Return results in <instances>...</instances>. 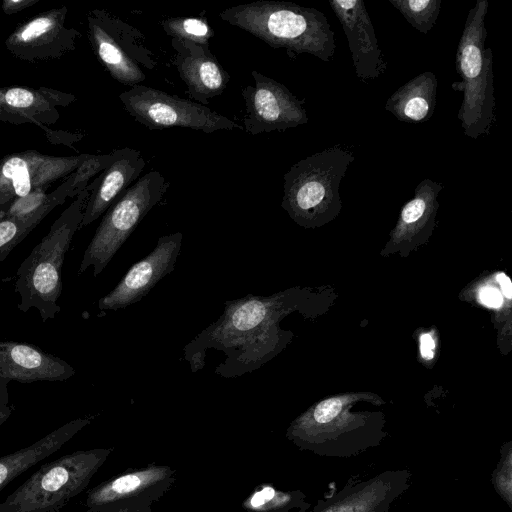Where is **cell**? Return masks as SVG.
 Here are the masks:
<instances>
[{
  "label": "cell",
  "instance_id": "obj_1",
  "mask_svg": "<svg viewBox=\"0 0 512 512\" xmlns=\"http://www.w3.org/2000/svg\"><path fill=\"white\" fill-rule=\"evenodd\" d=\"M219 17L289 55L307 53L325 63L332 61L335 34L326 15L292 2L259 0L224 9Z\"/></svg>",
  "mask_w": 512,
  "mask_h": 512
},
{
  "label": "cell",
  "instance_id": "obj_2",
  "mask_svg": "<svg viewBox=\"0 0 512 512\" xmlns=\"http://www.w3.org/2000/svg\"><path fill=\"white\" fill-rule=\"evenodd\" d=\"M94 180L78 194L54 221L48 233L22 261L15 280L22 312L35 308L43 322L60 312L58 299L62 292V266L74 234L79 229Z\"/></svg>",
  "mask_w": 512,
  "mask_h": 512
},
{
  "label": "cell",
  "instance_id": "obj_3",
  "mask_svg": "<svg viewBox=\"0 0 512 512\" xmlns=\"http://www.w3.org/2000/svg\"><path fill=\"white\" fill-rule=\"evenodd\" d=\"M488 9L487 0H477L469 10L455 61L461 83L453 89L463 92L458 119L464 135L472 139L489 135L496 120L492 50L485 47Z\"/></svg>",
  "mask_w": 512,
  "mask_h": 512
},
{
  "label": "cell",
  "instance_id": "obj_4",
  "mask_svg": "<svg viewBox=\"0 0 512 512\" xmlns=\"http://www.w3.org/2000/svg\"><path fill=\"white\" fill-rule=\"evenodd\" d=\"M110 453L79 450L42 465L0 503V512H58L87 487Z\"/></svg>",
  "mask_w": 512,
  "mask_h": 512
},
{
  "label": "cell",
  "instance_id": "obj_5",
  "mask_svg": "<svg viewBox=\"0 0 512 512\" xmlns=\"http://www.w3.org/2000/svg\"><path fill=\"white\" fill-rule=\"evenodd\" d=\"M354 159L352 151L334 145L299 160L284 174L282 207L299 223L336 210L341 181Z\"/></svg>",
  "mask_w": 512,
  "mask_h": 512
},
{
  "label": "cell",
  "instance_id": "obj_6",
  "mask_svg": "<svg viewBox=\"0 0 512 512\" xmlns=\"http://www.w3.org/2000/svg\"><path fill=\"white\" fill-rule=\"evenodd\" d=\"M169 182L159 171L141 176L107 209L84 251L78 273L93 267L98 276L148 212L165 195Z\"/></svg>",
  "mask_w": 512,
  "mask_h": 512
},
{
  "label": "cell",
  "instance_id": "obj_7",
  "mask_svg": "<svg viewBox=\"0 0 512 512\" xmlns=\"http://www.w3.org/2000/svg\"><path fill=\"white\" fill-rule=\"evenodd\" d=\"M87 34L99 62L121 84L139 85L146 78L141 66L148 69L156 66L144 35L105 9L88 12Z\"/></svg>",
  "mask_w": 512,
  "mask_h": 512
},
{
  "label": "cell",
  "instance_id": "obj_8",
  "mask_svg": "<svg viewBox=\"0 0 512 512\" xmlns=\"http://www.w3.org/2000/svg\"><path fill=\"white\" fill-rule=\"evenodd\" d=\"M119 99L126 112L150 130L180 127L213 133L243 129L205 105L140 84L120 93Z\"/></svg>",
  "mask_w": 512,
  "mask_h": 512
},
{
  "label": "cell",
  "instance_id": "obj_9",
  "mask_svg": "<svg viewBox=\"0 0 512 512\" xmlns=\"http://www.w3.org/2000/svg\"><path fill=\"white\" fill-rule=\"evenodd\" d=\"M345 404L325 417L302 415L288 428L287 437L300 449L324 457L350 458L378 447L383 431L362 419H347Z\"/></svg>",
  "mask_w": 512,
  "mask_h": 512
},
{
  "label": "cell",
  "instance_id": "obj_10",
  "mask_svg": "<svg viewBox=\"0 0 512 512\" xmlns=\"http://www.w3.org/2000/svg\"><path fill=\"white\" fill-rule=\"evenodd\" d=\"M88 153L51 156L36 150L8 154L0 159V213L14 200L37 189H48L66 178L83 162Z\"/></svg>",
  "mask_w": 512,
  "mask_h": 512
},
{
  "label": "cell",
  "instance_id": "obj_11",
  "mask_svg": "<svg viewBox=\"0 0 512 512\" xmlns=\"http://www.w3.org/2000/svg\"><path fill=\"white\" fill-rule=\"evenodd\" d=\"M254 86L242 90L246 114L243 129L252 135L296 128L308 122L299 100L285 85L253 70Z\"/></svg>",
  "mask_w": 512,
  "mask_h": 512
},
{
  "label": "cell",
  "instance_id": "obj_12",
  "mask_svg": "<svg viewBox=\"0 0 512 512\" xmlns=\"http://www.w3.org/2000/svg\"><path fill=\"white\" fill-rule=\"evenodd\" d=\"M66 6L41 12L19 25L5 40L15 58L29 63L60 59L76 49L80 32L66 25Z\"/></svg>",
  "mask_w": 512,
  "mask_h": 512
},
{
  "label": "cell",
  "instance_id": "obj_13",
  "mask_svg": "<svg viewBox=\"0 0 512 512\" xmlns=\"http://www.w3.org/2000/svg\"><path fill=\"white\" fill-rule=\"evenodd\" d=\"M182 238L181 232L161 236L153 251L132 265L115 288L99 299V309L118 310L139 302L174 270Z\"/></svg>",
  "mask_w": 512,
  "mask_h": 512
},
{
  "label": "cell",
  "instance_id": "obj_14",
  "mask_svg": "<svg viewBox=\"0 0 512 512\" xmlns=\"http://www.w3.org/2000/svg\"><path fill=\"white\" fill-rule=\"evenodd\" d=\"M411 482L409 470H388L365 480L350 479L341 490L321 500L310 512H389Z\"/></svg>",
  "mask_w": 512,
  "mask_h": 512
},
{
  "label": "cell",
  "instance_id": "obj_15",
  "mask_svg": "<svg viewBox=\"0 0 512 512\" xmlns=\"http://www.w3.org/2000/svg\"><path fill=\"white\" fill-rule=\"evenodd\" d=\"M169 466L151 465L111 478L87 494V512H103L126 505L148 504L173 482Z\"/></svg>",
  "mask_w": 512,
  "mask_h": 512
},
{
  "label": "cell",
  "instance_id": "obj_16",
  "mask_svg": "<svg viewBox=\"0 0 512 512\" xmlns=\"http://www.w3.org/2000/svg\"><path fill=\"white\" fill-rule=\"evenodd\" d=\"M346 35L358 79L373 81L385 73L387 62L378 44L373 24L362 0H329Z\"/></svg>",
  "mask_w": 512,
  "mask_h": 512
},
{
  "label": "cell",
  "instance_id": "obj_17",
  "mask_svg": "<svg viewBox=\"0 0 512 512\" xmlns=\"http://www.w3.org/2000/svg\"><path fill=\"white\" fill-rule=\"evenodd\" d=\"M175 50L173 64L187 86V92L199 104L219 96L230 81V75L209 50V46L172 39Z\"/></svg>",
  "mask_w": 512,
  "mask_h": 512
},
{
  "label": "cell",
  "instance_id": "obj_18",
  "mask_svg": "<svg viewBox=\"0 0 512 512\" xmlns=\"http://www.w3.org/2000/svg\"><path fill=\"white\" fill-rule=\"evenodd\" d=\"M75 369L63 359L27 343L0 340V379L20 383L66 381Z\"/></svg>",
  "mask_w": 512,
  "mask_h": 512
},
{
  "label": "cell",
  "instance_id": "obj_19",
  "mask_svg": "<svg viewBox=\"0 0 512 512\" xmlns=\"http://www.w3.org/2000/svg\"><path fill=\"white\" fill-rule=\"evenodd\" d=\"M75 99L72 94L47 87H0V121L51 125L59 119L56 107L68 106Z\"/></svg>",
  "mask_w": 512,
  "mask_h": 512
},
{
  "label": "cell",
  "instance_id": "obj_20",
  "mask_svg": "<svg viewBox=\"0 0 512 512\" xmlns=\"http://www.w3.org/2000/svg\"><path fill=\"white\" fill-rule=\"evenodd\" d=\"M141 152L125 147L117 149L112 163L94 179L79 229L98 219L129 188L144 170Z\"/></svg>",
  "mask_w": 512,
  "mask_h": 512
},
{
  "label": "cell",
  "instance_id": "obj_21",
  "mask_svg": "<svg viewBox=\"0 0 512 512\" xmlns=\"http://www.w3.org/2000/svg\"><path fill=\"white\" fill-rule=\"evenodd\" d=\"M90 422L91 418L74 419L35 443L0 457V491L17 476L58 451Z\"/></svg>",
  "mask_w": 512,
  "mask_h": 512
},
{
  "label": "cell",
  "instance_id": "obj_22",
  "mask_svg": "<svg viewBox=\"0 0 512 512\" xmlns=\"http://www.w3.org/2000/svg\"><path fill=\"white\" fill-rule=\"evenodd\" d=\"M437 86L433 72H421L390 95L385 110L402 122H426L435 110Z\"/></svg>",
  "mask_w": 512,
  "mask_h": 512
},
{
  "label": "cell",
  "instance_id": "obj_23",
  "mask_svg": "<svg viewBox=\"0 0 512 512\" xmlns=\"http://www.w3.org/2000/svg\"><path fill=\"white\" fill-rule=\"evenodd\" d=\"M46 191V189H37L14 200L0 213V218L33 219L41 222L55 207L63 204L69 198L66 180L54 191L50 193Z\"/></svg>",
  "mask_w": 512,
  "mask_h": 512
},
{
  "label": "cell",
  "instance_id": "obj_24",
  "mask_svg": "<svg viewBox=\"0 0 512 512\" xmlns=\"http://www.w3.org/2000/svg\"><path fill=\"white\" fill-rule=\"evenodd\" d=\"M300 491H281L270 485L258 487L244 502L243 507L250 512H305L310 504Z\"/></svg>",
  "mask_w": 512,
  "mask_h": 512
},
{
  "label": "cell",
  "instance_id": "obj_25",
  "mask_svg": "<svg viewBox=\"0 0 512 512\" xmlns=\"http://www.w3.org/2000/svg\"><path fill=\"white\" fill-rule=\"evenodd\" d=\"M417 31L427 34L435 25L441 10V0H389Z\"/></svg>",
  "mask_w": 512,
  "mask_h": 512
},
{
  "label": "cell",
  "instance_id": "obj_26",
  "mask_svg": "<svg viewBox=\"0 0 512 512\" xmlns=\"http://www.w3.org/2000/svg\"><path fill=\"white\" fill-rule=\"evenodd\" d=\"M161 25L172 39L190 41L203 46H208L209 40L214 36V30L204 18L169 17Z\"/></svg>",
  "mask_w": 512,
  "mask_h": 512
},
{
  "label": "cell",
  "instance_id": "obj_27",
  "mask_svg": "<svg viewBox=\"0 0 512 512\" xmlns=\"http://www.w3.org/2000/svg\"><path fill=\"white\" fill-rule=\"evenodd\" d=\"M116 150L106 154H88L83 162L65 178L69 187V198L80 194L89 184V180L103 172L113 161Z\"/></svg>",
  "mask_w": 512,
  "mask_h": 512
},
{
  "label": "cell",
  "instance_id": "obj_28",
  "mask_svg": "<svg viewBox=\"0 0 512 512\" xmlns=\"http://www.w3.org/2000/svg\"><path fill=\"white\" fill-rule=\"evenodd\" d=\"M39 223L33 219L0 218V263Z\"/></svg>",
  "mask_w": 512,
  "mask_h": 512
},
{
  "label": "cell",
  "instance_id": "obj_29",
  "mask_svg": "<svg viewBox=\"0 0 512 512\" xmlns=\"http://www.w3.org/2000/svg\"><path fill=\"white\" fill-rule=\"evenodd\" d=\"M491 482L497 494L512 509V442L500 448V459L492 473Z\"/></svg>",
  "mask_w": 512,
  "mask_h": 512
},
{
  "label": "cell",
  "instance_id": "obj_30",
  "mask_svg": "<svg viewBox=\"0 0 512 512\" xmlns=\"http://www.w3.org/2000/svg\"><path fill=\"white\" fill-rule=\"evenodd\" d=\"M40 128L45 131L48 140L53 144H64L72 147L73 143L79 141L83 137L82 134L50 130L47 126H41Z\"/></svg>",
  "mask_w": 512,
  "mask_h": 512
},
{
  "label": "cell",
  "instance_id": "obj_31",
  "mask_svg": "<svg viewBox=\"0 0 512 512\" xmlns=\"http://www.w3.org/2000/svg\"><path fill=\"white\" fill-rule=\"evenodd\" d=\"M40 0H4L1 8L6 15H13L24 9H27Z\"/></svg>",
  "mask_w": 512,
  "mask_h": 512
},
{
  "label": "cell",
  "instance_id": "obj_32",
  "mask_svg": "<svg viewBox=\"0 0 512 512\" xmlns=\"http://www.w3.org/2000/svg\"><path fill=\"white\" fill-rule=\"evenodd\" d=\"M480 300L483 304L498 308L502 304V295L493 287H483L480 291Z\"/></svg>",
  "mask_w": 512,
  "mask_h": 512
},
{
  "label": "cell",
  "instance_id": "obj_33",
  "mask_svg": "<svg viewBox=\"0 0 512 512\" xmlns=\"http://www.w3.org/2000/svg\"><path fill=\"white\" fill-rule=\"evenodd\" d=\"M434 341L430 334H423L420 339V352L425 359L433 357Z\"/></svg>",
  "mask_w": 512,
  "mask_h": 512
},
{
  "label": "cell",
  "instance_id": "obj_34",
  "mask_svg": "<svg viewBox=\"0 0 512 512\" xmlns=\"http://www.w3.org/2000/svg\"><path fill=\"white\" fill-rule=\"evenodd\" d=\"M103 512H150V508L148 504H135V505H126L123 507H119L112 510H107Z\"/></svg>",
  "mask_w": 512,
  "mask_h": 512
},
{
  "label": "cell",
  "instance_id": "obj_35",
  "mask_svg": "<svg viewBox=\"0 0 512 512\" xmlns=\"http://www.w3.org/2000/svg\"><path fill=\"white\" fill-rule=\"evenodd\" d=\"M497 281L501 286L504 296L510 299L512 297V284L510 279L505 274H498Z\"/></svg>",
  "mask_w": 512,
  "mask_h": 512
}]
</instances>
